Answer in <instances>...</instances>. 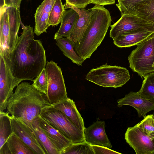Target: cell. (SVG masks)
<instances>
[{
    "label": "cell",
    "instance_id": "25",
    "mask_svg": "<svg viewBox=\"0 0 154 154\" xmlns=\"http://www.w3.org/2000/svg\"><path fill=\"white\" fill-rule=\"evenodd\" d=\"M11 116L6 112H0V148L12 133Z\"/></svg>",
    "mask_w": 154,
    "mask_h": 154
},
{
    "label": "cell",
    "instance_id": "32",
    "mask_svg": "<svg viewBox=\"0 0 154 154\" xmlns=\"http://www.w3.org/2000/svg\"><path fill=\"white\" fill-rule=\"evenodd\" d=\"M33 82V85L41 93L46 95L48 82L45 68L43 69L41 73Z\"/></svg>",
    "mask_w": 154,
    "mask_h": 154
},
{
    "label": "cell",
    "instance_id": "9",
    "mask_svg": "<svg viewBox=\"0 0 154 154\" xmlns=\"http://www.w3.org/2000/svg\"><path fill=\"white\" fill-rule=\"evenodd\" d=\"M111 26L109 36L113 39L120 34L129 30L141 28H154V23L137 15L124 14Z\"/></svg>",
    "mask_w": 154,
    "mask_h": 154
},
{
    "label": "cell",
    "instance_id": "35",
    "mask_svg": "<svg viewBox=\"0 0 154 154\" xmlns=\"http://www.w3.org/2000/svg\"><path fill=\"white\" fill-rule=\"evenodd\" d=\"M3 5L6 6H15L20 9L22 0H3Z\"/></svg>",
    "mask_w": 154,
    "mask_h": 154
},
{
    "label": "cell",
    "instance_id": "24",
    "mask_svg": "<svg viewBox=\"0 0 154 154\" xmlns=\"http://www.w3.org/2000/svg\"><path fill=\"white\" fill-rule=\"evenodd\" d=\"M31 128L33 130L47 154H61L60 152L42 129L34 121Z\"/></svg>",
    "mask_w": 154,
    "mask_h": 154
},
{
    "label": "cell",
    "instance_id": "37",
    "mask_svg": "<svg viewBox=\"0 0 154 154\" xmlns=\"http://www.w3.org/2000/svg\"><path fill=\"white\" fill-rule=\"evenodd\" d=\"M152 66L154 67V63L152 65Z\"/></svg>",
    "mask_w": 154,
    "mask_h": 154
},
{
    "label": "cell",
    "instance_id": "3",
    "mask_svg": "<svg viewBox=\"0 0 154 154\" xmlns=\"http://www.w3.org/2000/svg\"><path fill=\"white\" fill-rule=\"evenodd\" d=\"M89 24L80 43L74 45L76 53L84 60L90 58L104 38L112 21L109 11L95 5Z\"/></svg>",
    "mask_w": 154,
    "mask_h": 154
},
{
    "label": "cell",
    "instance_id": "33",
    "mask_svg": "<svg viewBox=\"0 0 154 154\" xmlns=\"http://www.w3.org/2000/svg\"><path fill=\"white\" fill-rule=\"evenodd\" d=\"M91 3V0H66L65 4L79 9H84Z\"/></svg>",
    "mask_w": 154,
    "mask_h": 154
},
{
    "label": "cell",
    "instance_id": "36",
    "mask_svg": "<svg viewBox=\"0 0 154 154\" xmlns=\"http://www.w3.org/2000/svg\"><path fill=\"white\" fill-rule=\"evenodd\" d=\"M91 3L95 5L104 6L106 5L113 4L115 0H91Z\"/></svg>",
    "mask_w": 154,
    "mask_h": 154
},
{
    "label": "cell",
    "instance_id": "30",
    "mask_svg": "<svg viewBox=\"0 0 154 154\" xmlns=\"http://www.w3.org/2000/svg\"><path fill=\"white\" fill-rule=\"evenodd\" d=\"M136 125L141 131L154 141V115H148Z\"/></svg>",
    "mask_w": 154,
    "mask_h": 154
},
{
    "label": "cell",
    "instance_id": "14",
    "mask_svg": "<svg viewBox=\"0 0 154 154\" xmlns=\"http://www.w3.org/2000/svg\"><path fill=\"white\" fill-rule=\"evenodd\" d=\"M105 122L97 121L87 128H85L84 136L85 141L91 145H97L109 148L112 145L105 130Z\"/></svg>",
    "mask_w": 154,
    "mask_h": 154
},
{
    "label": "cell",
    "instance_id": "11",
    "mask_svg": "<svg viewBox=\"0 0 154 154\" xmlns=\"http://www.w3.org/2000/svg\"><path fill=\"white\" fill-rule=\"evenodd\" d=\"M12 132L18 136L35 154H47L32 129L11 116Z\"/></svg>",
    "mask_w": 154,
    "mask_h": 154
},
{
    "label": "cell",
    "instance_id": "10",
    "mask_svg": "<svg viewBox=\"0 0 154 154\" xmlns=\"http://www.w3.org/2000/svg\"><path fill=\"white\" fill-rule=\"evenodd\" d=\"M125 139L136 154H154V141L136 125L128 128Z\"/></svg>",
    "mask_w": 154,
    "mask_h": 154
},
{
    "label": "cell",
    "instance_id": "21",
    "mask_svg": "<svg viewBox=\"0 0 154 154\" xmlns=\"http://www.w3.org/2000/svg\"><path fill=\"white\" fill-rule=\"evenodd\" d=\"M79 17L78 12L73 8L65 10L61 21L60 26L55 33L54 39L68 37L70 34Z\"/></svg>",
    "mask_w": 154,
    "mask_h": 154
},
{
    "label": "cell",
    "instance_id": "17",
    "mask_svg": "<svg viewBox=\"0 0 154 154\" xmlns=\"http://www.w3.org/2000/svg\"><path fill=\"white\" fill-rule=\"evenodd\" d=\"M56 0H44L36 10L35 14V25L34 33L40 35L50 26L48 20L50 14Z\"/></svg>",
    "mask_w": 154,
    "mask_h": 154
},
{
    "label": "cell",
    "instance_id": "26",
    "mask_svg": "<svg viewBox=\"0 0 154 154\" xmlns=\"http://www.w3.org/2000/svg\"><path fill=\"white\" fill-rule=\"evenodd\" d=\"M144 79L137 92L143 98L154 103V72L148 74Z\"/></svg>",
    "mask_w": 154,
    "mask_h": 154
},
{
    "label": "cell",
    "instance_id": "4",
    "mask_svg": "<svg viewBox=\"0 0 154 154\" xmlns=\"http://www.w3.org/2000/svg\"><path fill=\"white\" fill-rule=\"evenodd\" d=\"M128 70L120 66L107 63L91 70L85 79L104 87L116 88L122 86L130 79Z\"/></svg>",
    "mask_w": 154,
    "mask_h": 154
},
{
    "label": "cell",
    "instance_id": "6",
    "mask_svg": "<svg viewBox=\"0 0 154 154\" xmlns=\"http://www.w3.org/2000/svg\"><path fill=\"white\" fill-rule=\"evenodd\" d=\"M40 116L72 143L85 141L84 131L77 128L60 111L49 106L42 110Z\"/></svg>",
    "mask_w": 154,
    "mask_h": 154
},
{
    "label": "cell",
    "instance_id": "20",
    "mask_svg": "<svg viewBox=\"0 0 154 154\" xmlns=\"http://www.w3.org/2000/svg\"><path fill=\"white\" fill-rule=\"evenodd\" d=\"M0 54L9 58V29L8 14L5 6H0Z\"/></svg>",
    "mask_w": 154,
    "mask_h": 154
},
{
    "label": "cell",
    "instance_id": "1",
    "mask_svg": "<svg viewBox=\"0 0 154 154\" xmlns=\"http://www.w3.org/2000/svg\"><path fill=\"white\" fill-rule=\"evenodd\" d=\"M21 24L23 32L10 53L11 66L18 79L33 81L45 67V51L41 41L35 39L33 27Z\"/></svg>",
    "mask_w": 154,
    "mask_h": 154
},
{
    "label": "cell",
    "instance_id": "22",
    "mask_svg": "<svg viewBox=\"0 0 154 154\" xmlns=\"http://www.w3.org/2000/svg\"><path fill=\"white\" fill-rule=\"evenodd\" d=\"M56 45L63 54L78 65L82 66L84 60L76 53L74 49V43L67 37L58 38L56 40Z\"/></svg>",
    "mask_w": 154,
    "mask_h": 154
},
{
    "label": "cell",
    "instance_id": "16",
    "mask_svg": "<svg viewBox=\"0 0 154 154\" xmlns=\"http://www.w3.org/2000/svg\"><path fill=\"white\" fill-rule=\"evenodd\" d=\"M61 153L72 143L71 141L52 126L40 116L34 121Z\"/></svg>",
    "mask_w": 154,
    "mask_h": 154
},
{
    "label": "cell",
    "instance_id": "31",
    "mask_svg": "<svg viewBox=\"0 0 154 154\" xmlns=\"http://www.w3.org/2000/svg\"><path fill=\"white\" fill-rule=\"evenodd\" d=\"M136 15L154 23V0H148L141 5Z\"/></svg>",
    "mask_w": 154,
    "mask_h": 154
},
{
    "label": "cell",
    "instance_id": "12",
    "mask_svg": "<svg viewBox=\"0 0 154 154\" xmlns=\"http://www.w3.org/2000/svg\"><path fill=\"white\" fill-rule=\"evenodd\" d=\"M154 35V28L134 29L122 33L113 39L114 44L119 48L137 45Z\"/></svg>",
    "mask_w": 154,
    "mask_h": 154
},
{
    "label": "cell",
    "instance_id": "23",
    "mask_svg": "<svg viewBox=\"0 0 154 154\" xmlns=\"http://www.w3.org/2000/svg\"><path fill=\"white\" fill-rule=\"evenodd\" d=\"M6 143L11 154H35L15 133L12 132Z\"/></svg>",
    "mask_w": 154,
    "mask_h": 154
},
{
    "label": "cell",
    "instance_id": "15",
    "mask_svg": "<svg viewBox=\"0 0 154 154\" xmlns=\"http://www.w3.org/2000/svg\"><path fill=\"white\" fill-rule=\"evenodd\" d=\"M119 107L124 105L131 106L137 110L139 117H144L151 111H154V103L140 96L137 92H130L125 97L117 100Z\"/></svg>",
    "mask_w": 154,
    "mask_h": 154
},
{
    "label": "cell",
    "instance_id": "29",
    "mask_svg": "<svg viewBox=\"0 0 154 154\" xmlns=\"http://www.w3.org/2000/svg\"><path fill=\"white\" fill-rule=\"evenodd\" d=\"M95 154L91 145L86 141L72 143L65 149L61 154Z\"/></svg>",
    "mask_w": 154,
    "mask_h": 154
},
{
    "label": "cell",
    "instance_id": "5",
    "mask_svg": "<svg viewBox=\"0 0 154 154\" xmlns=\"http://www.w3.org/2000/svg\"><path fill=\"white\" fill-rule=\"evenodd\" d=\"M128 56L129 67L142 78L154 72V35L138 44Z\"/></svg>",
    "mask_w": 154,
    "mask_h": 154
},
{
    "label": "cell",
    "instance_id": "38",
    "mask_svg": "<svg viewBox=\"0 0 154 154\" xmlns=\"http://www.w3.org/2000/svg\"><path fill=\"white\" fill-rule=\"evenodd\" d=\"M153 115H154V113H153Z\"/></svg>",
    "mask_w": 154,
    "mask_h": 154
},
{
    "label": "cell",
    "instance_id": "28",
    "mask_svg": "<svg viewBox=\"0 0 154 154\" xmlns=\"http://www.w3.org/2000/svg\"><path fill=\"white\" fill-rule=\"evenodd\" d=\"M65 4L61 0H56L50 14L48 20L49 26H57L61 22L65 9Z\"/></svg>",
    "mask_w": 154,
    "mask_h": 154
},
{
    "label": "cell",
    "instance_id": "2",
    "mask_svg": "<svg viewBox=\"0 0 154 154\" xmlns=\"http://www.w3.org/2000/svg\"><path fill=\"white\" fill-rule=\"evenodd\" d=\"M50 106L46 94L32 84L23 82L17 86L7 100V112L31 128L42 110Z\"/></svg>",
    "mask_w": 154,
    "mask_h": 154
},
{
    "label": "cell",
    "instance_id": "18",
    "mask_svg": "<svg viewBox=\"0 0 154 154\" xmlns=\"http://www.w3.org/2000/svg\"><path fill=\"white\" fill-rule=\"evenodd\" d=\"M50 106L63 113L77 128L84 131L85 127L83 119L72 100L68 97Z\"/></svg>",
    "mask_w": 154,
    "mask_h": 154
},
{
    "label": "cell",
    "instance_id": "8",
    "mask_svg": "<svg viewBox=\"0 0 154 154\" xmlns=\"http://www.w3.org/2000/svg\"><path fill=\"white\" fill-rule=\"evenodd\" d=\"M0 111L6 109L9 98L13 93V90L22 81L14 75L10 59L0 54Z\"/></svg>",
    "mask_w": 154,
    "mask_h": 154
},
{
    "label": "cell",
    "instance_id": "19",
    "mask_svg": "<svg viewBox=\"0 0 154 154\" xmlns=\"http://www.w3.org/2000/svg\"><path fill=\"white\" fill-rule=\"evenodd\" d=\"M5 7L8 16L9 49L10 53L14 50L18 41L19 38L18 33L22 22L20 9L15 6H5Z\"/></svg>",
    "mask_w": 154,
    "mask_h": 154
},
{
    "label": "cell",
    "instance_id": "34",
    "mask_svg": "<svg viewBox=\"0 0 154 154\" xmlns=\"http://www.w3.org/2000/svg\"><path fill=\"white\" fill-rule=\"evenodd\" d=\"M95 154H115L121 153L109 149V148L101 146L91 145Z\"/></svg>",
    "mask_w": 154,
    "mask_h": 154
},
{
    "label": "cell",
    "instance_id": "27",
    "mask_svg": "<svg viewBox=\"0 0 154 154\" xmlns=\"http://www.w3.org/2000/svg\"><path fill=\"white\" fill-rule=\"evenodd\" d=\"M148 0H118L116 6L121 15L124 14L136 15L140 6Z\"/></svg>",
    "mask_w": 154,
    "mask_h": 154
},
{
    "label": "cell",
    "instance_id": "7",
    "mask_svg": "<svg viewBox=\"0 0 154 154\" xmlns=\"http://www.w3.org/2000/svg\"><path fill=\"white\" fill-rule=\"evenodd\" d=\"M48 84L46 95L51 105L68 97L61 68L53 61H47L45 67Z\"/></svg>",
    "mask_w": 154,
    "mask_h": 154
},
{
    "label": "cell",
    "instance_id": "13",
    "mask_svg": "<svg viewBox=\"0 0 154 154\" xmlns=\"http://www.w3.org/2000/svg\"><path fill=\"white\" fill-rule=\"evenodd\" d=\"M65 4V10L73 8L76 10L79 15V17L72 31L67 37L74 43V45L79 44L89 24L91 15L95 11L94 6L91 8L86 10L79 9L73 6Z\"/></svg>",
    "mask_w": 154,
    "mask_h": 154
}]
</instances>
